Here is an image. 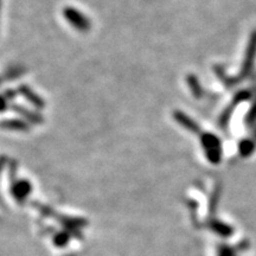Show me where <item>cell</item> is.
<instances>
[{
	"mask_svg": "<svg viewBox=\"0 0 256 256\" xmlns=\"http://www.w3.org/2000/svg\"><path fill=\"white\" fill-rule=\"evenodd\" d=\"M19 92L23 94L25 98H28V100L30 101L31 104H34V106H36V107H38V108H43L44 107L43 100H42L40 96L34 94V92H32L28 87H25V86H23V87H20V89H19Z\"/></svg>",
	"mask_w": 256,
	"mask_h": 256,
	"instance_id": "obj_3",
	"label": "cell"
},
{
	"mask_svg": "<svg viewBox=\"0 0 256 256\" xmlns=\"http://www.w3.org/2000/svg\"><path fill=\"white\" fill-rule=\"evenodd\" d=\"M2 127L8 128V130H25L26 126H25L24 122L18 120H11V121H5L2 124Z\"/></svg>",
	"mask_w": 256,
	"mask_h": 256,
	"instance_id": "obj_5",
	"label": "cell"
},
{
	"mask_svg": "<svg viewBox=\"0 0 256 256\" xmlns=\"http://www.w3.org/2000/svg\"><path fill=\"white\" fill-rule=\"evenodd\" d=\"M64 17L66 18V20L72 25L74 28H76L80 31H87L90 28V23H89L88 18L84 17L81 12H78V10L68 8H64L63 11Z\"/></svg>",
	"mask_w": 256,
	"mask_h": 256,
	"instance_id": "obj_2",
	"label": "cell"
},
{
	"mask_svg": "<svg viewBox=\"0 0 256 256\" xmlns=\"http://www.w3.org/2000/svg\"><path fill=\"white\" fill-rule=\"evenodd\" d=\"M202 144L211 162H218L220 158V142L214 134H204L202 136Z\"/></svg>",
	"mask_w": 256,
	"mask_h": 256,
	"instance_id": "obj_1",
	"label": "cell"
},
{
	"mask_svg": "<svg viewBox=\"0 0 256 256\" xmlns=\"http://www.w3.org/2000/svg\"><path fill=\"white\" fill-rule=\"evenodd\" d=\"M174 118H176V120H177L179 124H183L185 128H188V130H194V132H196V130H198L197 124H194L191 119H188L186 115H184V113H179V112H177V113H176V115H174Z\"/></svg>",
	"mask_w": 256,
	"mask_h": 256,
	"instance_id": "obj_4",
	"label": "cell"
}]
</instances>
